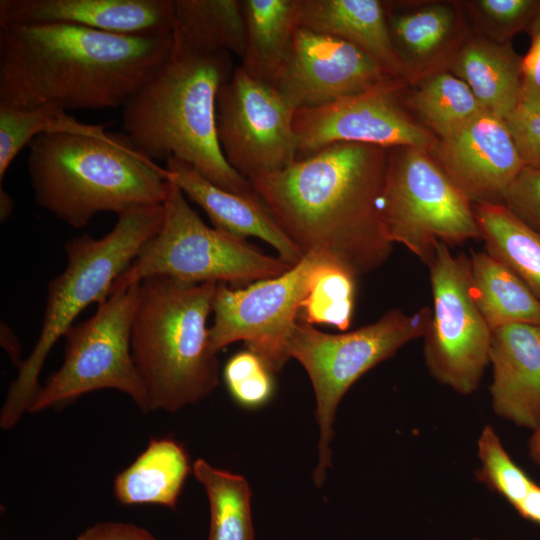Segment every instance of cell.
I'll list each match as a JSON object with an SVG mask.
<instances>
[{
  "instance_id": "obj_1",
  "label": "cell",
  "mask_w": 540,
  "mask_h": 540,
  "mask_svg": "<svg viewBox=\"0 0 540 540\" xmlns=\"http://www.w3.org/2000/svg\"><path fill=\"white\" fill-rule=\"evenodd\" d=\"M389 151L334 143L249 182L303 254L320 253L363 275L393 249L381 218Z\"/></svg>"
},
{
  "instance_id": "obj_2",
  "label": "cell",
  "mask_w": 540,
  "mask_h": 540,
  "mask_svg": "<svg viewBox=\"0 0 540 540\" xmlns=\"http://www.w3.org/2000/svg\"><path fill=\"white\" fill-rule=\"evenodd\" d=\"M173 33L142 37L67 24L0 26V104L121 107L168 59Z\"/></svg>"
},
{
  "instance_id": "obj_3",
  "label": "cell",
  "mask_w": 540,
  "mask_h": 540,
  "mask_svg": "<svg viewBox=\"0 0 540 540\" xmlns=\"http://www.w3.org/2000/svg\"><path fill=\"white\" fill-rule=\"evenodd\" d=\"M234 69L228 52H201L173 39L162 67L122 106V133L154 162L175 158L220 188L257 194L226 161L217 137V94Z\"/></svg>"
},
{
  "instance_id": "obj_4",
  "label": "cell",
  "mask_w": 540,
  "mask_h": 540,
  "mask_svg": "<svg viewBox=\"0 0 540 540\" xmlns=\"http://www.w3.org/2000/svg\"><path fill=\"white\" fill-rule=\"evenodd\" d=\"M28 148L35 203L71 227L84 228L102 212L163 204L169 172L123 133L43 134Z\"/></svg>"
},
{
  "instance_id": "obj_5",
  "label": "cell",
  "mask_w": 540,
  "mask_h": 540,
  "mask_svg": "<svg viewBox=\"0 0 540 540\" xmlns=\"http://www.w3.org/2000/svg\"><path fill=\"white\" fill-rule=\"evenodd\" d=\"M217 284L167 276L139 283L131 352L150 411L176 412L218 386L219 360L207 327Z\"/></svg>"
},
{
  "instance_id": "obj_6",
  "label": "cell",
  "mask_w": 540,
  "mask_h": 540,
  "mask_svg": "<svg viewBox=\"0 0 540 540\" xmlns=\"http://www.w3.org/2000/svg\"><path fill=\"white\" fill-rule=\"evenodd\" d=\"M163 217V204L138 207L118 215L103 237L83 234L65 244L66 266L48 284L39 337L8 389L0 412L2 429L13 428L28 412L50 350L87 307L109 297L115 281L160 229Z\"/></svg>"
},
{
  "instance_id": "obj_7",
  "label": "cell",
  "mask_w": 540,
  "mask_h": 540,
  "mask_svg": "<svg viewBox=\"0 0 540 540\" xmlns=\"http://www.w3.org/2000/svg\"><path fill=\"white\" fill-rule=\"evenodd\" d=\"M160 229L141 248L111 293L153 276L190 283L250 285L282 275L292 266L240 238L207 226L171 180ZM110 293V294H111Z\"/></svg>"
},
{
  "instance_id": "obj_8",
  "label": "cell",
  "mask_w": 540,
  "mask_h": 540,
  "mask_svg": "<svg viewBox=\"0 0 540 540\" xmlns=\"http://www.w3.org/2000/svg\"><path fill=\"white\" fill-rule=\"evenodd\" d=\"M431 319L432 309L427 306L412 314L396 308L354 331L329 334L298 318L288 342V354L304 367L315 393L319 426L318 464L313 473L316 486L324 482L327 468L331 467L335 414L345 393L402 346L424 338Z\"/></svg>"
},
{
  "instance_id": "obj_9",
  "label": "cell",
  "mask_w": 540,
  "mask_h": 540,
  "mask_svg": "<svg viewBox=\"0 0 540 540\" xmlns=\"http://www.w3.org/2000/svg\"><path fill=\"white\" fill-rule=\"evenodd\" d=\"M387 239L405 246L427 265L435 245L480 238L473 204L430 151L390 148L381 199Z\"/></svg>"
},
{
  "instance_id": "obj_10",
  "label": "cell",
  "mask_w": 540,
  "mask_h": 540,
  "mask_svg": "<svg viewBox=\"0 0 540 540\" xmlns=\"http://www.w3.org/2000/svg\"><path fill=\"white\" fill-rule=\"evenodd\" d=\"M138 294L139 283L112 292L97 305L92 317L68 330L63 363L40 387L28 412H40L101 389L118 390L142 412H150L131 352Z\"/></svg>"
},
{
  "instance_id": "obj_11",
  "label": "cell",
  "mask_w": 540,
  "mask_h": 540,
  "mask_svg": "<svg viewBox=\"0 0 540 540\" xmlns=\"http://www.w3.org/2000/svg\"><path fill=\"white\" fill-rule=\"evenodd\" d=\"M433 295L432 319L423 354L430 375L462 394H472L489 365L492 330L474 301L469 258L435 245L427 263Z\"/></svg>"
},
{
  "instance_id": "obj_12",
  "label": "cell",
  "mask_w": 540,
  "mask_h": 540,
  "mask_svg": "<svg viewBox=\"0 0 540 540\" xmlns=\"http://www.w3.org/2000/svg\"><path fill=\"white\" fill-rule=\"evenodd\" d=\"M328 257L309 252L280 276L233 289L218 283L212 304L210 347L216 354L243 341L273 373L290 359L288 342L315 270Z\"/></svg>"
},
{
  "instance_id": "obj_13",
  "label": "cell",
  "mask_w": 540,
  "mask_h": 540,
  "mask_svg": "<svg viewBox=\"0 0 540 540\" xmlns=\"http://www.w3.org/2000/svg\"><path fill=\"white\" fill-rule=\"evenodd\" d=\"M295 111L274 86L236 66L216 100L217 137L229 165L250 181L298 160Z\"/></svg>"
},
{
  "instance_id": "obj_14",
  "label": "cell",
  "mask_w": 540,
  "mask_h": 540,
  "mask_svg": "<svg viewBox=\"0 0 540 540\" xmlns=\"http://www.w3.org/2000/svg\"><path fill=\"white\" fill-rule=\"evenodd\" d=\"M407 85L402 79L389 77L357 95L296 110L293 126L298 159L339 142L408 146L432 153L439 139L408 108L404 96Z\"/></svg>"
},
{
  "instance_id": "obj_15",
  "label": "cell",
  "mask_w": 540,
  "mask_h": 540,
  "mask_svg": "<svg viewBox=\"0 0 540 540\" xmlns=\"http://www.w3.org/2000/svg\"><path fill=\"white\" fill-rule=\"evenodd\" d=\"M389 77L357 46L299 27L291 58L273 86L299 110L357 95Z\"/></svg>"
},
{
  "instance_id": "obj_16",
  "label": "cell",
  "mask_w": 540,
  "mask_h": 540,
  "mask_svg": "<svg viewBox=\"0 0 540 540\" xmlns=\"http://www.w3.org/2000/svg\"><path fill=\"white\" fill-rule=\"evenodd\" d=\"M432 155L472 204L502 203L524 167L505 120L487 110L439 139Z\"/></svg>"
},
{
  "instance_id": "obj_17",
  "label": "cell",
  "mask_w": 540,
  "mask_h": 540,
  "mask_svg": "<svg viewBox=\"0 0 540 540\" xmlns=\"http://www.w3.org/2000/svg\"><path fill=\"white\" fill-rule=\"evenodd\" d=\"M67 24L128 36L173 33L174 0H1L0 26Z\"/></svg>"
},
{
  "instance_id": "obj_18",
  "label": "cell",
  "mask_w": 540,
  "mask_h": 540,
  "mask_svg": "<svg viewBox=\"0 0 540 540\" xmlns=\"http://www.w3.org/2000/svg\"><path fill=\"white\" fill-rule=\"evenodd\" d=\"M391 41L408 84L448 70L471 31L459 1H386Z\"/></svg>"
},
{
  "instance_id": "obj_19",
  "label": "cell",
  "mask_w": 540,
  "mask_h": 540,
  "mask_svg": "<svg viewBox=\"0 0 540 540\" xmlns=\"http://www.w3.org/2000/svg\"><path fill=\"white\" fill-rule=\"evenodd\" d=\"M489 364L493 411L534 431L540 425V327L516 323L493 330Z\"/></svg>"
},
{
  "instance_id": "obj_20",
  "label": "cell",
  "mask_w": 540,
  "mask_h": 540,
  "mask_svg": "<svg viewBox=\"0 0 540 540\" xmlns=\"http://www.w3.org/2000/svg\"><path fill=\"white\" fill-rule=\"evenodd\" d=\"M165 168L170 180L206 212L215 228L240 238L262 239L290 266L301 261L304 254L258 194L242 195L220 188L192 165L175 158L167 160Z\"/></svg>"
},
{
  "instance_id": "obj_21",
  "label": "cell",
  "mask_w": 540,
  "mask_h": 540,
  "mask_svg": "<svg viewBox=\"0 0 540 540\" xmlns=\"http://www.w3.org/2000/svg\"><path fill=\"white\" fill-rule=\"evenodd\" d=\"M298 24L357 46L390 76L407 82L391 41L386 1L298 0Z\"/></svg>"
},
{
  "instance_id": "obj_22",
  "label": "cell",
  "mask_w": 540,
  "mask_h": 540,
  "mask_svg": "<svg viewBox=\"0 0 540 540\" xmlns=\"http://www.w3.org/2000/svg\"><path fill=\"white\" fill-rule=\"evenodd\" d=\"M522 59L511 42L498 43L471 29L448 71L469 86L484 110L505 119L518 106Z\"/></svg>"
},
{
  "instance_id": "obj_23",
  "label": "cell",
  "mask_w": 540,
  "mask_h": 540,
  "mask_svg": "<svg viewBox=\"0 0 540 540\" xmlns=\"http://www.w3.org/2000/svg\"><path fill=\"white\" fill-rule=\"evenodd\" d=\"M246 43L240 66L274 85L287 66L298 24V0H242Z\"/></svg>"
},
{
  "instance_id": "obj_24",
  "label": "cell",
  "mask_w": 540,
  "mask_h": 540,
  "mask_svg": "<svg viewBox=\"0 0 540 540\" xmlns=\"http://www.w3.org/2000/svg\"><path fill=\"white\" fill-rule=\"evenodd\" d=\"M191 471L183 446L172 438L151 439L146 449L114 479V495L126 506L174 508Z\"/></svg>"
},
{
  "instance_id": "obj_25",
  "label": "cell",
  "mask_w": 540,
  "mask_h": 540,
  "mask_svg": "<svg viewBox=\"0 0 540 540\" xmlns=\"http://www.w3.org/2000/svg\"><path fill=\"white\" fill-rule=\"evenodd\" d=\"M471 290L491 330L509 324L540 327V301L506 266L487 252L469 258Z\"/></svg>"
},
{
  "instance_id": "obj_26",
  "label": "cell",
  "mask_w": 540,
  "mask_h": 540,
  "mask_svg": "<svg viewBox=\"0 0 540 540\" xmlns=\"http://www.w3.org/2000/svg\"><path fill=\"white\" fill-rule=\"evenodd\" d=\"M173 39L191 49L245 52L246 29L242 0H174Z\"/></svg>"
},
{
  "instance_id": "obj_27",
  "label": "cell",
  "mask_w": 540,
  "mask_h": 540,
  "mask_svg": "<svg viewBox=\"0 0 540 540\" xmlns=\"http://www.w3.org/2000/svg\"><path fill=\"white\" fill-rule=\"evenodd\" d=\"M485 252L513 272L540 301V233L502 203L473 204Z\"/></svg>"
},
{
  "instance_id": "obj_28",
  "label": "cell",
  "mask_w": 540,
  "mask_h": 540,
  "mask_svg": "<svg viewBox=\"0 0 540 540\" xmlns=\"http://www.w3.org/2000/svg\"><path fill=\"white\" fill-rule=\"evenodd\" d=\"M404 96L413 115L438 139L484 110L469 86L448 70L408 84Z\"/></svg>"
},
{
  "instance_id": "obj_29",
  "label": "cell",
  "mask_w": 540,
  "mask_h": 540,
  "mask_svg": "<svg viewBox=\"0 0 540 540\" xmlns=\"http://www.w3.org/2000/svg\"><path fill=\"white\" fill-rule=\"evenodd\" d=\"M192 471L209 501L207 540H254L251 490L246 479L204 459L196 460Z\"/></svg>"
},
{
  "instance_id": "obj_30",
  "label": "cell",
  "mask_w": 540,
  "mask_h": 540,
  "mask_svg": "<svg viewBox=\"0 0 540 540\" xmlns=\"http://www.w3.org/2000/svg\"><path fill=\"white\" fill-rule=\"evenodd\" d=\"M106 125L80 122L62 107L47 103L30 109L0 104V182L17 154L43 134L104 135Z\"/></svg>"
},
{
  "instance_id": "obj_31",
  "label": "cell",
  "mask_w": 540,
  "mask_h": 540,
  "mask_svg": "<svg viewBox=\"0 0 540 540\" xmlns=\"http://www.w3.org/2000/svg\"><path fill=\"white\" fill-rule=\"evenodd\" d=\"M356 277L332 260L324 261L312 275L301 307L302 319L346 330L352 320Z\"/></svg>"
},
{
  "instance_id": "obj_32",
  "label": "cell",
  "mask_w": 540,
  "mask_h": 540,
  "mask_svg": "<svg viewBox=\"0 0 540 540\" xmlns=\"http://www.w3.org/2000/svg\"><path fill=\"white\" fill-rule=\"evenodd\" d=\"M477 455L481 462L476 470L477 480L503 497L519 514L540 485L514 462L491 425L481 430Z\"/></svg>"
},
{
  "instance_id": "obj_33",
  "label": "cell",
  "mask_w": 540,
  "mask_h": 540,
  "mask_svg": "<svg viewBox=\"0 0 540 540\" xmlns=\"http://www.w3.org/2000/svg\"><path fill=\"white\" fill-rule=\"evenodd\" d=\"M471 29L498 43L511 42L526 31L540 9V0L459 1Z\"/></svg>"
},
{
  "instance_id": "obj_34",
  "label": "cell",
  "mask_w": 540,
  "mask_h": 540,
  "mask_svg": "<svg viewBox=\"0 0 540 540\" xmlns=\"http://www.w3.org/2000/svg\"><path fill=\"white\" fill-rule=\"evenodd\" d=\"M271 373L256 354L246 350L228 360L223 377L230 395L239 405L258 408L266 404L272 396Z\"/></svg>"
},
{
  "instance_id": "obj_35",
  "label": "cell",
  "mask_w": 540,
  "mask_h": 540,
  "mask_svg": "<svg viewBox=\"0 0 540 540\" xmlns=\"http://www.w3.org/2000/svg\"><path fill=\"white\" fill-rule=\"evenodd\" d=\"M502 204L522 223L540 233V168L524 166L506 189Z\"/></svg>"
},
{
  "instance_id": "obj_36",
  "label": "cell",
  "mask_w": 540,
  "mask_h": 540,
  "mask_svg": "<svg viewBox=\"0 0 540 540\" xmlns=\"http://www.w3.org/2000/svg\"><path fill=\"white\" fill-rule=\"evenodd\" d=\"M526 32L530 47L522 59V76L518 106L532 112H540V9Z\"/></svg>"
},
{
  "instance_id": "obj_37",
  "label": "cell",
  "mask_w": 540,
  "mask_h": 540,
  "mask_svg": "<svg viewBox=\"0 0 540 540\" xmlns=\"http://www.w3.org/2000/svg\"><path fill=\"white\" fill-rule=\"evenodd\" d=\"M504 120L524 166L540 168V112L516 107Z\"/></svg>"
},
{
  "instance_id": "obj_38",
  "label": "cell",
  "mask_w": 540,
  "mask_h": 540,
  "mask_svg": "<svg viewBox=\"0 0 540 540\" xmlns=\"http://www.w3.org/2000/svg\"><path fill=\"white\" fill-rule=\"evenodd\" d=\"M75 540H158L148 530L132 523L100 521L86 528Z\"/></svg>"
},
{
  "instance_id": "obj_39",
  "label": "cell",
  "mask_w": 540,
  "mask_h": 540,
  "mask_svg": "<svg viewBox=\"0 0 540 540\" xmlns=\"http://www.w3.org/2000/svg\"><path fill=\"white\" fill-rule=\"evenodd\" d=\"M1 346L4 348L11 361L19 368L23 360L21 359L22 347L21 344L6 322H1L0 329Z\"/></svg>"
},
{
  "instance_id": "obj_40",
  "label": "cell",
  "mask_w": 540,
  "mask_h": 540,
  "mask_svg": "<svg viewBox=\"0 0 540 540\" xmlns=\"http://www.w3.org/2000/svg\"><path fill=\"white\" fill-rule=\"evenodd\" d=\"M14 211V201L12 197L3 189L0 188V220L6 221Z\"/></svg>"
},
{
  "instance_id": "obj_41",
  "label": "cell",
  "mask_w": 540,
  "mask_h": 540,
  "mask_svg": "<svg viewBox=\"0 0 540 540\" xmlns=\"http://www.w3.org/2000/svg\"><path fill=\"white\" fill-rule=\"evenodd\" d=\"M528 451L532 461L540 466V425L532 431L528 442Z\"/></svg>"
},
{
  "instance_id": "obj_42",
  "label": "cell",
  "mask_w": 540,
  "mask_h": 540,
  "mask_svg": "<svg viewBox=\"0 0 540 540\" xmlns=\"http://www.w3.org/2000/svg\"><path fill=\"white\" fill-rule=\"evenodd\" d=\"M471 540H490V539H486V538H482V537H473V538H471Z\"/></svg>"
},
{
  "instance_id": "obj_43",
  "label": "cell",
  "mask_w": 540,
  "mask_h": 540,
  "mask_svg": "<svg viewBox=\"0 0 540 540\" xmlns=\"http://www.w3.org/2000/svg\"><path fill=\"white\" fill-rule=\"evenodd\" d=\"M430 540H435V539H430Z\"/></svg>"
}]
</instances>
